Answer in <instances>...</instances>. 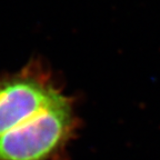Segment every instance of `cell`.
<instances>
[{
    "label": "cell",
    "mask_w": 160,
    "mask_h": 160,
    "mask_svg": "<svg viewBox=\"0 0 160 160\" xmlns=\"http://www.w3.org/2000/svg\"><path fill=\"white\" fill-rule=\"evenodd\" d=\"M79 123L75 101L65 93L0 136V160H66Z\"/></svg>",
    "instance_id": "6da1fadb"
},
{
    "label": "cell",
    "mask_w": 160,
    "mask_h": 160,
    "mask_svg": "<svg viewBox=\"0 0 160 160\" xmlns=\"http://www.w3.org/2000/svg\"><path fill=\"white\" fill-rule=\"evenodd\" d=\"M65 95L53 73L38 60L0 75V136Z\"/></svg>",
    "instance_id": "7a4b0ae2"
}]
</instances>
